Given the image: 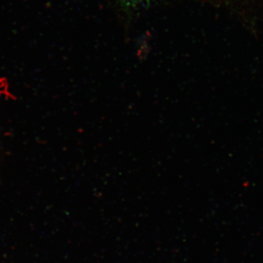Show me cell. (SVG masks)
<instances>
[{
  "label": "cell",
  "instance_id": "6da1fadb",
  "mask_svg": "<svg viewBox=\"0 0 263 263\" xmlns=\"http://www.w3.org/2000/svg\"><path fill=\"white\" fill-rule=\"evenodd\" d=\"M127 1H130V2H141V1H144V0H127Z\"/></svg>",
  "mask_w": 263,
  "mask_h": 263
}]
</instances>
